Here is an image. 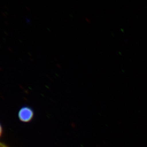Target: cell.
<instances>
[{
  "instance_id": "6da1fadb",
  "label": "cell",
  "mask_w": 147,
  "mask_h": 147,
  "mask_svg": "<svg viewBox=\"0 0 147 147\" xmlns=\"http://www.w3.org/2000/svg\"><path fill=\"white\" fill-rule=\"evenodd\" d=\"M34 116V112L31 108L28 107L22 108L18 112V117L23 122H29L33 119Z\"/></svg>"
},
{
  "instance_id": "3957f363",
  "label": "cell",
  "mask_w": 147,
  "mask_h": 147,
  "mask_svg": "<svg viewBox=\"0 0 147 147\" xmlns=\"http://www.w3.org/2000/svg\"><path fill=\"white\" fill-rule=\"evenodd\" d=\"M0 147H8L7 146H5V145L3 144H1L0 143Z\"/></svg>"
},
{
  "instance_id": "7a4b0ae2",
  "label": "cell",
  "mask_w": 147,
  "mask_h": 147,
  "mask_svg": "<svg viewBox=\"0 0 147 147\" xmlns=\"http://www.w3.org/2000/svg\"><path fill=\"white\" fill-rule=\"evenodd\" d=\"M2 127H1V125L0 124V137L1 136V133H2Z\"/></svg>"
}]
</instances>
